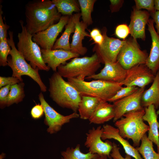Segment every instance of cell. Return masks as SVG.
Wrapping results in <instances>:
<instances>
[{
  "instance_id": "obj_47",
  "label": "cell",
  "mask_w": 159,
  "mask_h": 159,
  "mask_svg": "<svg viewBox=\"0 0 159 159\" xmlns=\"http://www.w3.org/2000/svg\"><path fill=\"white\" fill-rule=\"evenodd\" d=\"M158 127H159V121L158 122ZM157 152H158V153L159 154V147L157 148Z\"/></svg>"
},
{
  "instance_id": "obj_49",
  "label": "cell",
  "mask_w": 159,
  "mask_h": 159,
  "mask_svg": "<svg viewBox=\"0 0 159 159\" xmlns=\"http://www.w3.org/2000/svg\"></svg>"
},
{
  "instance_id": "obj_1",
  "label": "cell",
  "mask_w": 159,
  "mask_h": 159,
  "mask_svg": "<svg viewBox=\"0 0 159 159\" xmlns=\"http://www.w3.org/2000/svg\"><path fill=\"white\" fill-rule=\"evenodd\" d=\"M25 26L32 35L46 29L59 21L62 16L50 0L29 1L25 6Z\"/></svg>"
},
{
  "instance_id": "obj_4",
  "label": "cell",
  "mask_w": 159,
  "mask_h": 159,
  "mask_svg": "<svg viewBox=\"0 0 159 159\" xmlns=\"http://www.w3.org/2000/svg\"><path fill=\"white\" fill-rule=\"evenodd\" d=\"M67 80V81L78 91L81 96L96 97L104 102H107L123 85L122 83L100 80H93L90 82L74 78H68Z\"/></svg>"
},
{
  "instance_id": "obj_36",
  "label": "cell",
  "mask_w": 159,
  "mask_h": 159,
  "mask_svg": "<svg viewBox=\"0 0 159 159\" xmlns=\"http://www.w3.org/2000/svg\"><path fill=\"white\" fill-rule=\"evenodd\" d=\"M2 6L1 4L0 5V41L7 38V31L9 28V26L6 23H4L2 17L3 11Z\"/></svg>"
},
{
  "instance_id": "obj_44",
  "label": "cell",
  "mask_w": 159,
  "mask_h": 159,
  "mask_svg": "<svg viewBox=\"0 0 159 159\" xmlns=\"http://www.w3.org/2000/svg\"><path fill=\"white\" fill-rule=\"evenodd\" d=\"M108 158H109L107 155L97 154L96 156L93 159H108Z\"/></svg>"
},
{
  "instance_id": "obj_21",
  "label": "cell",
  "mask_w": 159,
  "mask_h": 159,
  "mask_svg": "<svg viewBox=\"0 0 159 159\" xmlns=\"http://www.w3.org/2000/svg\"><path fill=\"white\" fill-rule=\"evenodd\" d=\"M145 114L143 116L144 121H147L149 124V129L148 138V139L159 147V133L158 115L156 109L153 105L144 108Z\"/></svg>"
},
{
  "instance_id": "obj_8",
  "label": "cell",
  "mask_w": 159,
  "mask_h": 159,
  "mask_svg": "<svg viewBox=\"0 0 159 159\" xmlns=\"http://www.w3.org/2000/svg\"><path fill=\"white\" fill-rule=\"evenodd\" d=\"M149 54L141 49L137 39L131 37L125 39L117 57V61L125 70L138 64H145Z\"/></svg>"
},
{
  "instance_id": "obj_15",
  "label": "cell",
  "mask_w": 159,
  "mask_h": 159,
  "mask_svg": "<svg viewBox=\"0 0 159 159\" xmlns=\"http://www.w3.org/2000/svg\"><path fill=\"white\" fill-rule=\"evenodd\" d=\"M100 72L86 77L88 80H100L115 83H121L125 80L127 70L117 61L112 63H106Z\"/></svg>"
},
{
  "instance_id": "obj_3",
  "label": "cell",
  "mask_w": 159,
  "mask_h": 159,
  "mask_svg": "<svg viewBox=\"0 0 159 159\" xmlns=\"http://www.w3.org/2000/svg\"><path fill=\"white\" fill-rule=\"evenodd\" d=\"M144 109L131 111L115 122V125L123 138L131 139L133 146L138 147L142 138L149 129L143 119Z\"/></svg>"
},
{
  "instance_id": "obj_31",
  "label": "cell",
  "mask_w": 159,
  "mask_h": 159,
  "mask_svg": "<svg viewBox=\"0 0 159 159\" xmlns=\"http://www.w3.org/2000/svg\"><path fill=\"white\" fill-rule=\"evenodd\" d=\"M139 88L135 86L122 87L107 102H113L130 95L136 92Z\"/></svg>"
},
{
  "instance_id": "obj_27",
  "label": "cell",
  "mask_w": 159,
  "mask_h": 159,
  "mask_svg": "<svg viewBox=\"0 0 159 159\" xmlns=\"http://www.w3.org/2000/svg\"><path fill=\"white\" fill-rule=\"evenodd\" d=\"M141 144L136 148L143 159H159V154L153 148V143L148 138L146 134L141 140Z\"/></svg>"
},
{
  "instance_id": "obj_2",
  "label": "cell",
  "mask_w": 159,
  "mask_h": 159,
  "mask_svg": "<svg viewBox=\"0 0 159 159\" xmlns=\"http://www.w3.org/2000/svg\"><path fill=\"white\" fill-rule=\"evenodd\" d=\"M49 96L59 106L77 112L81 96L79 92L57 71L49 78Z\"/></svg>"
},
{
  "instance_id": "obj_40",
  "label": "cell",
  "mask_w": 159,
  "mask_h": 159,
  "mask_svg": "<svg viewBox=\"0 0 159 159\" xmlns=\"http://www.w3.org/2000/svg\"><path fill=\"white\" fill-rule=\"evenodd\" d=\"M110 9L112 13L118 11L122 7L124 2L122 0H110Z\"/></svg>"
},
{
  "instance_id": "obj_10",
  "label": "cell",
  "mask_w": 159,
  "mask_h": 159,
  "mask_svg": "<svg viewBox=\"0 0 159 159\" xmlns=\"http://www.w3.org/2000/svg\"><path fill=\"white\" fill-rule=\"evenodd\" d=\"M38 97L44 110V122L48 127L47 131L50 134L57 133L61 129L64 125L69 122L71 120L80 117L79 113L75 112L67 115L60 114L47 102L42 92L39 93Z\"/></svg>"
},
{
  "instance_id": "obj_33",
  "label": "cell",
  "mask_w": 159,
  "mask_h": 159,
  "mask_svg": "<svg viewBox=\"0 0 159 159\" xmlns=\"http://www.w3.org/2000/svg\"><path fill=\"white\" fill-rule=\"evenodd\" d=\"M135 8L138 10L145 9L150 12L155 13V10L154 5V0H135Z\"/></svg>"
},
{
  "instance_id": "obj_39",
  "label": "cell",
  "mask_w": 159,
  "mask_h": 159,
  "mask_svg": "<svg viewBox=\"0 0 159 159\" xmlns=\"http://www.w3.org/2000/svg\"><path fill=\"white\" fill-rule=\"evenodd\" d=\"M21 82L17 78L12 77H0V88L7 85H13Z\"/></svg>"
},
{
  "instance_id": "obj_11",
  "label": "cell",
  "mask_w": 159,
  "mask_h": 159,
  "mask_svg": "<svg viewBox=\"0 0 159 159\" xmlns=\"http://www.w3.org/2000/svg\"><path fill=\"white\" fill-rule=\"evenodd\" d=\"M69 17L70 16H62L56 24L33 35V40L42 49H52L57 37L67 24Z\"/></svg>"
},
{
  "instance_id": "obj_9",
  "label": "cell",
  "mask_w": 159,
  "mask_h": 159,
  "mask_svg": "<svg viewBox=\"0 0 159 159\" xmlns=\"http://www.w3.org/2000/svg\"><path fill=\"white\" fill-rule=\"evenodd\" d=\"M106 27L102 29L104 40L102 44H95L93 48V51L97 55L101 63H112L117 61V57L119 52L125 42V40L110 37L107 34Z\"/></svg>"
},
{
  "instance_id": "obj_42",
  "label": "cell",
  "mask_w": 159,
  "mask_h": 159,
  "mask_svg": "<svg viewBox=\"0 0 159 159\" xmlns=\"http://www.w3.org/2000/svg\"><path fill=\"white\" fill-rule=\"evenodd\" d=\"M92 39L96 44L100 45L102 43L104 37L102 34L101 33Z\"/></svg>"
},
{
  "instance_id": "obj_45",
  "label": "cell",
  "mask_w": 159,
  "mask_h": 159,
  "mask_svg": "<svg viewBox=\"0 0 159 159\" xmlns=\"http://www.w3.org/2000/svg\"><path fill=\"white\" fill-rule=\"evenodd\" d=\"M154 5L156 11H159V0H154Z\"/></svg>"
},
{
  "instance_id": "obj_14",
  "label": "cell",
  "mask_w": 159,
  "mask_h": 159,
  "mask_svg": "<svg viewBox=\"0 0 159 159\" xmlns=\"http://www.w3.org/2000/svg\"><path fill=\"white\" fill-rule=\"evenodd\" d=\"M145 89V88H139L132 95L113 102L115 113L114 122L127 113L144 108L141 105V98Z\"/></svg>"
},
{
  "instance_id": "obj_16",
  "label": "cell",
  "mask_w": 159,
  "mask_h": 159,
  "mask_svg": "<svg viewBox=\"0 0 159 159\" xmlns=\"http://www.w3.org/2000/svg\"><path fill=\"white\" fill-rule=\"evenodd\" d=\"M150 15L147 11L137 9L135 7L133 9L130 16V21L128 27L131 37L134 39H140L145 41L146 39L145 26Z\"/></svg>"
},
{
  "instance_id": "obj_19",
  "label": "cell",
  "mask_w": 159,
  "mask_h": 159,
  "mask_svg": "<svg viewBox=\"0 0 159 159\" xmlns=\"http://www.w3.org/2000/svg\"><path fill=\"white\" fill-rule=\"evenodd\" d=\"M103 128V130L101 137L102 140L114 139L122 145L126 154L130 155L135 159H143L136 148L132 146L127 140L121 136L117 128L109 124L104 125Z\"/></svg>"
},
{
  "instance_id": "obj_22",
  "label": "cell",
  "mask_w": 159,
  "mask_h": 159,
  "mask_svg": "<svg viewBox=\"0 0 159 159\" xmlns=\"http://www.w3.org/2000/svg\"><path fill=\"white\" fill-rule=\"evenodd\" d=\"M81 17L80 13H77L70 16L69 21L65 25V29L61 36L55 42L52 49H62L67 51H71L69 42L70 36L72 33H74L76 22Z\"/></svg>"
},
{
  "instance_id": "obj_25",
  "label": "cell",
  "mask_w": 159,
  "mask_h": 159,
  "mask_svg": "<svg viewBox=\"0 0 159 159\" xmlns=\"http://www.w3.org/2000/svg\"><path fill=\"white\" fill-rule=\"evenodd\" d=\"M102 101L96 97L82 96L78 109L79 117L83 120H89Z\"/></svg>"
},
{
  "instance_id": "obj_29",
  "label": "cell",
  "mask_w": 159,
  "mask_h": 159,
  "mask_svg": "<svg viewBox=\"0 0 159 159\" xmlns=\"http://www.w3.org/2000/svg\"><path fill=\"white\" fill-rule=\"evenodd\" d=\"M62 159H93L97 154L88 152L84 153L81 152L80 145L77 144L75 148L68 147L65 151L61 152Z\"/></svg>"
},
{
  "instance_id": "obj_28",
  "label": "cell",
  "mask_w": 159,
  "mask_h": 159,
  "mask_svg": "<svg viewBox=\"0 0 159 159\" xmlns=\"http://www.w3.org/2000/svg\"><path fill=\"white\" fill-rule=\"evenodd\" d=\"M25 84L20 82L11 86L6 102V106L9 107L14 104H18L23 101L25 96Z\"/></svg>"
},
{
  "instance_id": "obj_37",
  "label": "cell",
  "mask_w": 159,
  "mask_h": 159,
  "mask_svg": "<svg viewBox=\"0 0 159 159\" xmlns=\"http://www.w3.org/2000/svg\"><path fill=\"white\" fill-rule=\"evenodd\" d=\"M112 148L110 154V156L113 159H132L130 155L126 154L124 157L121 155L120 148L114 142L112 143Z\"/></svg>"
},
{
  "instance_id": "obj_35",
  "label": "cell",
  "mask_w": 159,
  "mask_h": 159,
  "mask_svg": "<svg viewBox=\"0 0 159 159\" xmlns=\"http://www.w3.org/2000/svg\"><path fill=\"white\" fill-rule=\"evenodd\" d=\"M11 85H9L0 88V107L1 109L5 107L6 102L8 97Z\"/></svg>"
},
{
  "instance_id": "obj_13",
  "label": "cell",
  "mask_w": 159,
  "mask_h": 159,
  "mask_svg": "<svg viewBox=\"0 0 159 159\" xmlns=\"http://www.w3.org/2000/svg\"><path fill=\"white\" fill-rule=\"evenodd\" d=\"M155 77L145 64H138L127 70L126 77L121 83L125 86L145 88L153 82Z\"/></svg>"
},
{
  "instance_id": "obj_30",
  "label": "cell",
  "mask_w": 159,
  "mask_h": 159,
  "mask_svg": "<svg viewBox=\"0 0 159 159\" xmlns=\"http://www.w3.org/2000/svg\"><path fill=\"white\" fill-rule=\"evenodd\" d=\"M82 21L88 26L92 25L93 21L91 14L93 11L96 0H78Z\"/></svg>"
},
{
  "instance_id": "obj_32",
  "label": "cell",
  "mask_w": 159,
  "mask_h": 159,
  "mask_svg": "<svg viewBox=\"0 0 159 159\" xmlns=\"http://www.w3.org/2000/svg\"><path fill=\"white\" fill-rule=\"evenodd\" d=\"M11 48L7 38L0 41V66L4 67L8 65V56Z\"/></svg>"
},
{
  "instance_id": "obj_17",
  "label": "cell",
  "mask_w": 159,
  "mask_h": 159,
  "mask_svg": "<svg viewBox=\"0 0 159 159\" xmlns=\"http://www.w3.org/2000/svg\"><path fill=\"white\" fill-rule=\"evenodd\" d=\"M42 56L44 63L54 72H57L58 67L64 64L68 60L80 55L71 51L62 49L46 50L41 49Z\"/></svg>"
},
{
  "instance_id": "obj_18",
  "label": "cell",
  "mask_w": 159,
  "mask_h": 159,
  "mask_svg": "<svg viewBox=\"0 0 159 159\" xmlns=\"http://www.w3.org/2000/svg\"><path fill=\"white\" fill-rule=\"evenodd\" d=\"M154 23L152 19H150L147 24L148 30L151 38L152 44L145 64L155 75L159 70V36L155 29Z\"/></svg>"
},
{
  "instance_id": "obj_12",
  "label": "cell",
  "mask_w": 159,
  "mask_h": 159,
  "mask_svg": "<svg viewBox=\"0 0 159 159\" xmlns=\"http://www.w3.org/2000/svg\"><path fill=\"white\" fill-rule=\"evenodd\" d=\"M103 129L100 126L96 128L93 127L86 133L85 146L89 152L93 154L106 155L111 159L110 154L112 148V143L107 140L104 142L101 138Z\"/></svg>"
},
{
  "instance_id": "obj_43",
  "label": "cell",
  "mask_w": 159,
  "mask_h": 159,
  "mask_svg": "<svg viewBox=\"0 0 159 159\" xmlns=\"http://www.w3.org/2000/svg\"><path fill=\"white\" fill-rule=\"evenodd\" d=\"M100 33H101V32L99 29L97 28H95L91 31L90 35L91 38L93 39Z\"/></svg>"
},
{
  "instance_id": "obj_26",
  "label": "cell",
  "mask_w": 159,
  "mask_h": 159,
  "mask_svg": "<svg viewBox=\"0 0 159 159\" xmlns=\"http://www.w3.org/2000/svg\"><path fill=\"white\" fill-rule=\"evenodd\" d=\"M59 13L63 16H70L74 12L79 13L80 7L76 0H52Z\"/></svg>"
},
{
  "instance_id": "obj_24",
  "label": "cell",
  "mask_w": 159,
  "mask_h": 159,
  "mask_svg": "<svg viewBox=\"0 0 159 159\" xmlns=\"http://www.w3.org/2000/svg\"><path fill=\"white\" fill-rule=\"evenodd\" d=\"M141 103L143 108L151 105H154L156 109L159 107V71L155 75L151 85L143 92Z\"/></svg>"
},
{
  "instance_id": "obj_6",
  "label": "cell",
  "mask_w": 159,
  "mask_h": 159,
  "mask_svg": "<svg viewBox=\"0 0 159 159\" xmlns=\"http://www.w3.org/2000/svg\"><path fill=\"white\" fill-rule=\"evenodd\" d=\"M9 38L7 40L11 49L9 53L10 56L8 58L7 64L12 69V76L17 78L21 82H22L21 76H28L37 83L42 92H46L47 87L41 79L39 73V69L38 68H33L19 52L14 41L13 32L9 31Z\"/></svg>"
},
{
  "instance_id": "obj_7",
  "label": "cell",
  "mask_w": 159,
  "mask_h": 159,
  "mask_svg": "<svg viewBox=\"0 0 159 159\" xmlns=\"http://www.w3.org/2000/svg\"><path fill=\"white\" fill-rule=\"evenodd\" d=\"M19 23L21 30L17 35V50L33 68L49 71L50 68L43 60L40 47L33 40V35L28 32L23 21L20 20Z\"/></svg>"
},
{
  "instance_id": "obj_38",
  "label": "cell",
  "mask_w": 159,
  "mask_h": 159,
  "mask_svg": "<svg viewBox=\"0 0 159 159\" xmlns=\"http://www.w3.org/2000/svg\"><path fill=\"white\" fill-rule=\"evenodd\" d=\"M30 114L32 117L34 119L41 118L44 114L42 106L41 104H36L31 109Z\"/></svg>"
},
{
  "instance_id": "obj_5",
  "label": "cell",
  "mask_w": 159,
  "mask_h": 159,
  "mask_svg": "<svg viewBox=\"0 0 159 159\" xmlns=\"http://www.w3.org/2000/svg\"><path fill=\"white\" fill-rule=\"evenodd\" d=\"M101 63L94 53L90 57L73 58L69 62L59 66L57 72L62 77L67 79L85 80L86 77L96 74L101 67Z\"/></svg>"
},
{
  "instance_id": "obj_48",
  "label": "cell",
  "mask_w": 159,
  "mask_h": 159,
  "mask_svg": "<svg viewBox=\"0 0 159 159\" xmlns=\"http://www.w3.org/2000/svg\"><path fill=\"white\" fill-rule=\"evenodd\" d=\"M156 113L158 115H159V109L156 111Z\"/></svg>"
},
{
  "instance_id": "obj_46",
  "label": "cell",
  "mask_w": 159,
  "mask_h": 159,
  "mask_svg": "<svg viewBox=\"0 0 159 159\" xmlns=\"http://www.w3.org/2000/svg\"><path fill=\"white\" fill-rule=\"evenodd\" d=\"M5 157L6 154L4 153H2L0 155V159H3Z\"/></svg>"
},
{
  "instance_id": "obj_41",
  "label": "cell",
  "mask_w": 159,
  "mask_h": 159,
  "mask_svg": "<svg viewBox=\"0 0 159 159\" xmlns=\"http://www.w3.org/2000/svg\"><path fill=\"white\" fill-rule=\"evenodd\" d=\"M152 19L155 24V27L157 29V33L159 36V11H156L153 14H150Z\"/></svg>"
},
{
  "instance_id": "obj_23",
  "label": "cell",
  "mask_w": 159,
  "mask_h": 159,
  "mask_svg": "<svg viewBox=\"0 0 159 159\" xmlns=\"http://www.w3.org/2000/svg\"><path fill=\"white\" fill-rule=\"evenodd\" d=\"M115 116L113 104L102 101L88 120L90 123L101 124L113 119Z\"/></svg>"
},
{
  "instance_id": "obj_20",
  "label": "cell",
  "mask_w": 159,
  "mask_h": 159,
  "mask_svg": "<svg viewBox=\"0 0 159 159\" xmlns=\"http://www.w3.org/2000/svg\"><path fill=\"white\" fill-rule=\"evenodd\" d=\"M88 26L78 19L76 22L75 30L70 44L71 51L73 52L83 55L87 52V49L82 45V41L86 37L90 35L86 31Z\"/></svg>"
},
{
  "instance_id": "obj_34",
  "label": "cell",
  "mask_w": 159,
  "mask_h": 159,
  "mask_svg": "<svg viewBox=\"0 0 159 159\" xmlns=\"http://www.w3.org/2000/svg\"><path fill=\"white\" fill-rule=\"evenodd\" d=\"M115 35L118 38L125 40V38L130 34L129 27L126 24H122L118 25L115 28Z\"/></svg>"
}]
</instances>
